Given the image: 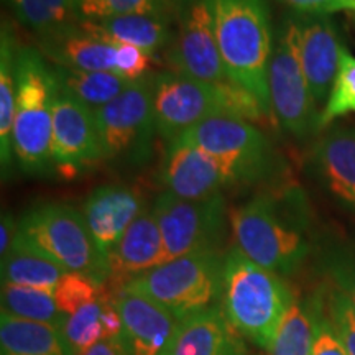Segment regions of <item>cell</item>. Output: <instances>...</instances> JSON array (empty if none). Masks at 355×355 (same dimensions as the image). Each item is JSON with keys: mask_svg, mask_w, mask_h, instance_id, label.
<instances>
[{"mask_svg": "<svg viewBox=\"0 0 355 355\" xmlns=\"http://www.w3.org/2000/svg\"><path fill=\"white\" fill-rule=\"evenodd\" d=\"M268 87L273 117L279 127L295 137H304L318 128L319 114L301 63L296 17H286L277 30L268 68Z\"/></svg>", "mask_w": 355, "mask_h": 355, "instance_id": "cell-9", "label": "cell"}, {"mask_svg": "<svg viewBox=\"0 0 355 355\" xmlns=\"http://www.w3.org/2000/svg\"><path fill=\"white\" fill-rule=\"evenodd\" d=\"M355 114V56L345 48H340L339 71L332 84L326 107L319 114L318 128L327 127L336 119Z\"/></svg>", "mask_w": 355, "mask_h": 355, "instance_id": "cell-31", "label": "cell"}, {"mask_svg": "<svg viewBox=\"0 0 355 355\" xmlns=\"http://www.w3.org/2000/svg\"><path fill=\"white\" fill-rule=\"evenodd\" d=\"M121 331L122 322L114 304V296L102 293L96 301L71 314L63 334L76 355H83L102 340L119 339Z\"/></svg>", "mask_w": 355, "mask_h": 355, "instance_id": "cell-23", "label": "cell"}, {"mask_svg": "<svg viewBox=\"0 0 355 355\" xmlns=\"http://www.w3.org/2000/svg\"><path fill=\"white\" fill-rule=\"evenodd\" d=\"M38 51L55 66L115 73V44L97 38L79 21L38 35Z\"/></svg>", "mask_w": 355, "mask_h": 355, "instance_id": "cell-19", "label": "cell"}, {"mask_svg": "<svg viewBox=\"0 0 355 355\" xmlns=\"http://www.w3.org/2000/svg\"><path fill=\"white\" fill-rule=\"evenodd\" d=\"M64 273L66 272L61 266L44 259L43 255L33 252L32 248L25 247L17 239L12 250L3 257L2 263H0L2 283L37 288V290L51 293L55 291L56 285Z\"/></svg>", "mask_w": 355, "mask_h": 355, "instance_id": "cell-26", "label": "cell"}, {"mask_svg": "<svg viewBox=\"0 0 355 355\" xmlns=\"http://www.w3.org/2000/svg\"><path fill=\"white\" fill-rule=\"evenodd\" d=\"M301 63L316 105L329 99L340 61V43L336 28L326 17L298 19Z\"/></svg>", "mask_w": 355, "mask_h": 355, "instance_id": "cell-18", "label": "cell"}, {"mask_svg": "<svg viewBox=\"0 0 355 355\" xmlns=\"http://www.w3.org/2000/svg\"><path fill=\"white\" fill-rule=\"evenodd\" d=\"M176 0H78V21L102 20L130 13L175 12Z\"/></svg>", "mask_w": 355, "mask_h": 355, "instance_id": "cell-32", "label": "cell"}, {"mask_svg": "<svg viewBox=\"0 0 355 355\" xmlns=\"http://www.w3.org/2000/svg\"><path fill=\"white\" fill-rule=\"evenodd\" d=\"M56 89V79L42 53L19 44L13 157L28 175H44L55 168L51 133Z\"/></svg>", "mask_w": 355, "mask_h": 355, "instance_id": "cell-5", "label": "cell"}, {"mask_svg": "<svg viewBox=\"0 0 355 355\" xmlns=\"http://www.w3.org/2000/svg\"><path fill=\"white\" fill-rule=\"evenodd\" d=\"M293 300L279 275L257 265L235 245L225 252L220 308L243 340L266 352Z\"/></svg>", "mask_w": 355, "mask_h": 355, "instance_id": "cell-3", "label": "cell"}, {"mask_svg": "<svg viewBox=\"0 0 355 355\" xmlns=\"http://www.w3.org/2000/svg\"><path fill=\"white\" fill-rule=\"evenodd\" d=\"M306 15L326 17L340 10H355L354 0H278Z\"/></svg>", "mask_w": 355, "mask_h": 355, "instance_id": "cell-38", "label": "cell"}, {"mask_svg": "<svg viewBox=\"0 0 355 355\" xmlns=\"http://www.w3.org/2000/svg\"><path fill=\"white\" fill-rule=\"evenodd\" d=\"M242 343L219 306L180 321L159 355H227Z\"/></svg>", "mask_w": 355, "mask_h": 355, "instance_id": "cell-21", "label": "cell"}, {"mask_svg": "<svg viewBox=\"0 0 355 355\" xmlns=\"http://www.w3.org/2000/svg\"><path fill=\"white\" fill-rule=\"evenodd\" d=\"M354 2H355V0H354Z\"/></svg>", "mask_w": 355, "mask_h": 355, "instance_id": "cell-42", "label": "cell"}, {"mask_svg": "<svg viewBox=\"0 0 355 355\" xmlns=\"http://www.w3.org/2000/svg\"><path fill=\"white\" fill-rule=\"evenodd\" d=\"M316 339V300H293L266 355H311Z\"/></svg>", "mask_w": 355, "mask_h": 355, "instance_id": "cell-29", "label": "cell"}, {"mask_svg": "<svg viewBox=\"0 0 355 355\" xmlns=\"http://www.w3.org/2000/svg\"><path fill=\"white\" fill-rule=\"evenodd\" d=\"M114 304L121 316V344L127 355H159L175 334L180 319L139 293L119 288Z\"/></svg>", "mask_w": 355, "mask_h": 355, "instance_id": "cell-15", "label": "cell"}, {"mask_svg": "<svg viewBox=\"0 0 355 355\" xmlns=\"http://www.w3.org/2000/svg\"><path fill=\"white\" fill-rule=\"evenodd\" d=\"M326 311L349 355H355V308L343 291L332 286L326 298Z\"/></svg>", "mask_w": 355, "mask_h": 355, "instance_id": "cell-34", "label": "cell"}, {"mask_svg": "<svg viewBox=\"0 0 355 355\" xmlns=\"http://www.w3.org/2000/svg\"><path fill=\"white\" fill-rule=\"evenodd\" d=\"M83 355H127L123 350L121 339H109L102 340V343L96 344L94 347H91L86 354Z\"/></svg>", "mask_w": 355, "mask_h": 355, "instance_id": "cell-40", "label": "cell"}, {"mask_svg": "<svg viewBox=\"0 0 355 355\" xmlns=\"http://www.w3.org/2000/svg\"><path fill=\"white\" fill-rule=\"evenodd\" d=\"M0 355H76L61 331L0 314Z\"/></svg>", "mask_w": 355, "mask_h": 355, "instance_id": "cell-24", "label": "cell"}, {"mask_svg": "<svg viewBox=\"0 0 355 355\" xmlns=\"http://www.w3.org/2000/svg\"><path fill=\"white\" fill-rule=\"evenodd\" d=\"M19 234V220L13 217L12 212H3L2 225H0V257H6L12 250Z\"/></svg>", "mask_w": 355, "mask_h": 355, "instance_id": "cell-39", "label": "cell"}, {"mask_svg": "<svg viewBox=\"0 0 355 355\" xmlns=\"http://www.w3.org/2000/svg\"><path fill=\"white\" fill-rule=\"evenodd\" d=\"M17 51L10 28L3 24L0 42V159L2 168L10 166L13 157V121L17 101Z\"/></svg>", "mask_w": 355, "mask_h": 355, "instance_id": "cell-27", "label": "cell"}, {"mask_svg": "<svg viewBox=\"0 0 355 355\" xmlns=\"http://www.w3.org/2000/svg\"><path fill=\"white\" fill-rule=\"evenodd\" d=\"M51 155L53 166L68 178L104 159L94 110L60 87L53 104Z\"/></svg>", "mask_w": 355, "mask_h": 355, "instance_id": "cell-13", "label": "cell"}, {"mask_svg": "<svg viewBox=\"0 0 355 355\" xmlns=\"http://www.w3.org/2000/svg\"><path fill=\"white\" fill-rule=\"evenodd\" d=\"M234 245L257 265L286 277L311 250L304 220L290 198L257 194L230 212Z\"/></svg>", "mask_w": 355, "mask_h": 355, "instance_id": "cell-2", "label": "cell"}, {"mask_svg": "<svg viewBox=\"0 0 355 355\" xmlns=\"http://www.w3.org/2000/svg\"><path fill=\"white\" fill-rule=\"evenodd\" d=\"M159 181L168 193L194 201L222 194L229 186L242 183V178L229 163L175 140L168 144L159 168Z\"/></svg>", "mask_w": 355, "mask_h": 355, "instance_id": "cell-14", "label": "cell"}, {"mask_svg": "<svg viewBox=\"0 0 355 355\" xmlns=\"http://www.w3.org/2000/svg\"><path fill=\"white\" fill-rule=\"evenodd\" d=\"M152 207L165 242L166 261L202 252H220L227 230V207L222 194L193 201L165 191Z\"/></svg>", "mask_w": 355, "mask_h": 355, "instance_id": "cell-10", "label": "cell"}, {"mask_svg": "<svg viewBox=\"0 0 355 355\" xmlns=\"http://www.w3.org/2000/svg\"><path fill=\"white\" fill-rule=\"evenodd\" d=\"M314 166L337 201L355 209V130L334 127L313 152Z\"/></svg>", "mask_w": 355, "mask_h": 355, "instance_id": "cell-22", "label": "cell"}, {"mask_svg": "<svg viewBox=\"0 0 355 355\" xmlns=\"http://www.w3.org/2000/svg\"><path fill=\"white\" fill-rule=\"evenodd\" d=\"M58 87L74 99L96 110L109 104L130 86V81L114 71H81L53 66Z\"/></svg>", "mask_w": 355, "mask_h": 355, "instance_id": "cell-25", "label": "cell"}, {"mask_svg": "<svg viewBox=\"0 0 355 355\" xmlns=\"http://www.w3.org/2000/svg\"><path fill=\"white\" fill-rule=\"evenodd\" d=\"M17 241L51 260L64 272L81 273L105 285L109 266L96 245L86 217L63 202H46L32 207L19 219Z\"/></svg>", "mask_w": 355, "mask_h": 355, "instance_id": "cell-6", "label": "cell"}, {"mask_svg": "<svg viewBox=\"0 0 355 355\" xmlns=\"http://www.w3.org/2000/svg\"><path fill=\"white\" fill-rule=\"evenodd\" d=\"M173 12L130 13L102 20L79 21L97 38L110 44H130L152 56L173 42Z\"/></svg>", "mask_w": 355, "mask_h": 355, "instance_id": "cell-20", "label": "cell"}, {"mask_svg": "<svg viewBox=\"0 0 355 355\" xmlns=\"http://www.w3.org/2000/svg\"><path fill=\"white\" fill-rule=\"evenodd\" d=\"M153 81L155 123L158 135L168 144L199 122L217 115L252 122L266 117L259 101L235 83H206L173 71L155 74Z\"/></svg>", "mask_w": 355, "mask_h": 355, "instance_id": "cell-4", "label": "cell"}, {"mask_svg": "<svg viewBox=\"0 0 355 355\" xmlns=\"http://www.w3.org/2000/svg\"><path fill=\"white\" fill-rule=\"evenodd\" d=\"M311 355H349L319 300H316V339Z\"/></svg>", "mask_w": 355, "mask_h": 355, "instance_id": "cell-37", "label": "cell"}, {"mask_svg": "<svg viewBox=\"0 0 355 355\" xmlns=\"http://www.w3.org/2000/svg\"><path fill=\"white\" fill-rule=\"evenodd\" d=\"M153 76L130 83L121 96L94 110L102 158L122 165H144L152 157L157 132Z\"/></svg>", "mask_w": 355, "mask_h": 355, "instance_id": "cell-8", "label": "cell"}, {"mask_svg": "<svg viewBox=\"0 0 355 355\" xmlns=\"http://www.w3.org/2000/svg\"><path fill=\"white\" fill-rule=\"evenodd\" d=\"M222 252H202L166 261L123 288L163 306L180 321L219 308L224 290Z\"/></svg>", "mask_w": 355, "mask_h": 355, "instance_id": "cell-7", "label": "cell"}, {"mask_svg": "<svg viewBox=\"0 0 355 355\" xmlns=\"http://www.w3.org/2000/svg\"><path fill=\"white\" fill-rule=\"evenodd\" d=\"M17 20L38 35L78 21V0H7Z\"/></svg>", "mask_w": 355, "mask_h": 355, "instance_id": "cell-30", "label": "cell"}, {"mask_svg": "<svg viewBox=\"0 0 355 355\" xmlns=\"http://www.w3.org/2000/svg\"><path fill=\"white\" fill-rule=\"evenodd\" d=\"M104 293V285L81 273L66 272L58 283L53 296L58 308L66 316L78 313L83 306L96 301Z\"/></svg>", "mask_w": 355, "mask_h": 355, "instance_id": "cell-33", "label": "cell"}, {"mask_svg": "<svg viewBox=\"0 0 355 355\" xmlns=\"http://www.w3.org/2000/svg\"><path fill=\"white\" fill-rule=\"evenodd\" d=\"M175 17L178 32L168 50L173 73L214 84L232 83L217 46L209 0H176Z\"/></svg>", "mask_w": 355, "mask_h": 355, "instance_id": "cell-11", "label": "cell"}, {"mask_svg": "<svg viewBox=\"0 0 355 355\" xmlns=\"http://www.w3.org/2000/svg\"><path fill=\"white\" fill-rule=\"evenodd\" d=\"M150 56L144 50L130 44H115V73L121 74L127 81H139L148 76Z\"/></svg>", "mask_w": 355, "mask_h": 355, "instance_id": "cell-36", "label": "cell"}, {"mask_svg": "<svg viewBox=\"0 0 355 355\" xmlns=\"http://www.w3.org/2000/svg\"><path fill=\"white\" fill-rule=\"evenodd\" d=\"M145 207L139 191L128 186L105 184L89 194L83 214L96 245L105 259Z\"/></svg>", "mask_w": 355, "mask_h": 355, "instance_id": "cell-17", "label": "cell"}, {"mask_svg": "<svg viewBox=\"0 0 355 355\" xmlns=\"http://www.w3.org/2000/svg\"><path fill=\"white\" fill-rule=\"evenodd\" d=\"M324 270L332 286L343 291L355 308V254L344 248H332L324 255Z\"/></svg>", "mask_w": 355, "mask_h": 355, "instance_id": "cell-35", "label": "cell"}, {"mask_svg": "<svg viewBox=\"0 0 355 355\" xmlns=\"http://www.w3.org/2000/svg\"><path fill=\"white\" fill-rule=\"evenodd\" d=\"M163 263H166L165 242L153 207L146 206L109 252V282L114 279L122 288Z\"/></svg>", "mask_w": 355, "mask_h": 355, "instance_id": "cell-16", "label": "cell"}, {"mask_svg": "<svg viewBox=\"0 0 355 355\" xmlns=\"http://www.w3.org/2000/svg\"><path fill=\"white\" fill-rule=\"evenodd\" d=\"M0 304H2V313L8 316L51 326L61 332L68 321V316L58 308L51 291L2 283Z\"/></svg>", "mask_w": 355, "mask_h": 355, "instance_id": "cell-28", "label": "cell"}, {"mask_svg": "<svg viewBox=\"0 0 355 355\" xmlns=\"http://www.w3.org/2000/svg\"><path fill=\"white\" fill-rule=\"evenodd\" d=\"M227 355H255V354L248 352L247 347H245V343H242L241 345H239V347H235L232 352L227 354Z\"/></svg>", "mask_w": 355, "mask_h": 355, "instance_id": "cell-41", "label": "cell"}, {"mask_svg": "<svg viewBox=\"0 0 355 355\" xmlns=\"http://www.w3.org/2000/svg\"><path fill=\"white\" fill-rule=\"evenodd\" d=\"M176 140L196 146L229 163L242 178V183L257 181L270 166V146L266 137L243 119L229 115L206 119Z\"/></svg>", "mask_w": 355, "mask_h": 355, "instance_id": "cell-12", "label": "cell"}, {"mask_svg": "<svg viewBox=\"0 0 355 355\" xmlns=\"http://www.w3.org/2000/svg\"><path fill=\"white\" fill-rule=\"evenodd\" d=\"M209 7L230 81L250 92L272 117L268 68L275 43L265 0H209Z\"/></svg>", "mask_w": 355, "mask_h": 355, "instance_id": "cell-1", "label": "cell"}]
</instances>
